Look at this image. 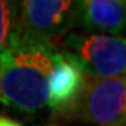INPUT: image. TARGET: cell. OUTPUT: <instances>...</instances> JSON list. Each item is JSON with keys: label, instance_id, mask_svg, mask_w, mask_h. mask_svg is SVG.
<instances>
[{"label": "cell", "instance_id": "obj_1", "mask_svg": "<svg viewBox=\"0 0 126 126\" xmlns=\"http://www.w3.org/2000/svg\"><path fill=\"white\" fill-rule=\"evenodd\" d=\"M55 50V44L26 40L14 32L0 50V102L29 115L46 106Z\"/></svg>", "mask_w": 126, "mask_h": 126}, {"label": "cell", "instance_id": "obj_2", "mask_svg": "<svg viewBox=\"0 0 126 126\" xmlns=\"http://www.w3.org/2000/svg\"><path fill=\"white\" fill-rule=\"evenodd\" d=\"M61 117L96 126L126 125V78L87 76L82 91Z\"/></svg>", "mask_w": 126, "mask_h": 126}, {"label": "cell", "instance_id": "obj_3", "mask_svg": "<svg viewBox=\"0 0 126 126\" xmlns=\"http://www.w3.org/2000/svg\"><path fill=\"white\" fill-rule=\"evenodd\" d=\"M79 21V0H21L15 33L55 44Z\"/></svg>", "mask_w": 126, "mask_h": 126}, {"label": "cell", "instance_id": "obj_4", "mask_svg": "<svg viewBox=\"0 0 126 126\" xmlns=\"http://www.w3.org/2000/svg\"><path fill=\"white\" fill-rule=\"evenodd\" d=\"M59 44L76 56L87 76L112 78L126 71V41L111 33H71L64 35Z\"/></svg>", "mask_w": 126, "mask_h": 126}, {"label": "cell", "instance_id": "obj_5", "mask_svg": "<svg viewBox=\"0 0 126 126\" xmlns=\"http://www.w3.org/2000/svg\"><path fill=\"white\" fill-rule=\"evenodd\" d=\"M87 80V73L80 67L76 56L67 49L56 47L53 55V67L47 79L46 105L53 114L61 115L76 100Z\"/></svg>", "mask_w": 126, "mask_h": 126}, {"label": "cell", "instance_id": "obj_6", "mask_svg": "<svg viewBox=\"0 0 126 126\" xmlns=\"http://www.w3.org/2000/svg\"><path fill=\"white\" fill-rule=\"evenodd\" d=\"M79 18L90 32L120 35L126 23V0H79Z\"/></svg>", "mask_w": 126, "mask_h": 126}, {"label": "cell", "instance_id": "obj_7", "mask_svg": "<svg viewBox=\"0 0 126 126\" xmlns=\"http://www.w3.org/2000/svg\"><path fill=\"white\" fill-rule=\"evenodd\" d=\"M17 26L14 0H0V50L8 46Z\"/></svg>", "mask_w": 126, "mask_h": 126}, {"label": "cell", "instance_id": "obj_8", "mask_svg": "<svg viewBox=\"0 0 126 126\" xmlns=\"http://www.w3.org/2000/svg\"><path fill=\"white\" fill-rule=\"evenodd\" d=\"M0 126H21L18 122H15L9 117H5V115H0Z\"/></svg>", "mask_w": 126, "mask_h": 126}]
</instances>
